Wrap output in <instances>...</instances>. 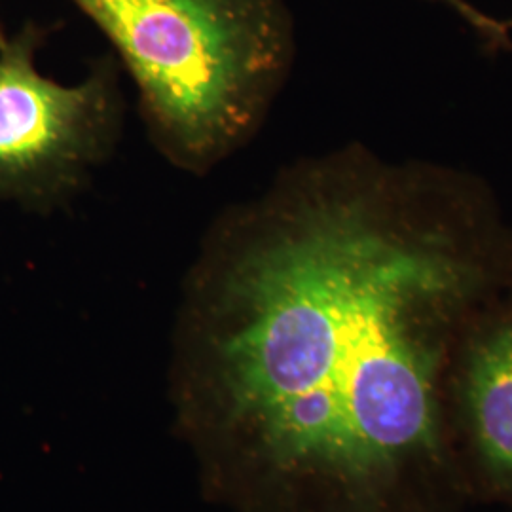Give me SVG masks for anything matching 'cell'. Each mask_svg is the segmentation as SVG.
Masks as SVG:
<instances>
[{"label": "cell", "mask_w": 512, "mask_h": 512, "mask_svg": "<svg viewBox=\"0 0 512 512\" xmlns=\"http://www.w3.org/2000/svg\"><path fill=\"white\" fill-rule=\"evenodd\" d=\"M54 27L33 21L16 35L0 23V202L52 211L84 188L120 131V86L99 59L76 86L38 73L37 52Z\"/></svg>", "instance_id": "3"}, {"label": "cell", "mask_w": 512, "mask_h": 512, "mask_svg": "<svg viewBox=\"0 0 512 512\" xmlns=\"http://www.w3.org/2000/svg\"><path fill=\"white\" fill-rule=\"evenodd\" d=\"M467 399L482 458L512 486V323L494 330L475 349Z\"/></svg>", "instance_id": "4"}, {"label": "cell", "mask_w": 512, "mask_h": 512, "mask_svg": "<svg viewBox=\"0 0 512 512\" xmlns=\"http://www.w3.org/2000/svg\"><path fill=\"white\" fill-rule=\"evenodd\" d=\"M471 272L365 194L306 186L207 238L194 344L224 418L279 475L378 494L439 450L442 327Z\"/></svg>", "instance_id": "1"}, {"label": "cell", "mask_w": 512, "mask_h": 512, "mask_svg": "<svg viewBox=\"0 0 512 512\" xmlns=\"http://www.w3.org/2000/svg\"><path fill=\"white\" fill-rule=\"evenodd\" d=\"M114 46L165 160L205 175L255 133L293 54L283 0H71Z\"/></svg>", "instance_id": "2"}, {"label": "cell", "mask_w": 512, "mask_h": 512, "mask_svg": "<svg viewBox=\"0 0 512 512\" xmlns=\"http://www.w3.org/2000/svg\"><path fill=\"white\" fill-rule=\"evenodd\" d=\"M444 4H448L450 8H454L461 18L465 19L478 35L486 38L490 44H494L497 48H509L512 50L511 31L512 23L507 21H499L492 18L484 12H480L473 4H469L467 0H440Z\"/></svg>", "instance_id": "5"}]
</instances>
